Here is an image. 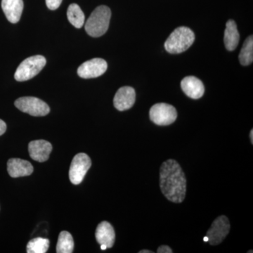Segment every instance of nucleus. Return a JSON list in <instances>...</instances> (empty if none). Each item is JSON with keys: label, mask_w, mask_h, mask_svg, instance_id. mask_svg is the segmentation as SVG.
I'll list each match as a JSON object with an SVG mask.
<instances>
[{"label": "nucleus", "mask_w": 253, "mask_h": 253, "mask_svg": "<svg viewBox=\"0 0 253 253\" xmlns=\"http://www.w3.org/2000/svg\"><path fill=\"white\" fill-rule=\"evenodd\" d=\"M194 41V33L190 28H177L165 42V49L170 54H180L189 49Z\"/></svg>", "instance_id": "7ed1b4c3"}, {"label": "nucleus", "mask_w": 253, "mask_h": 253, "mask_svg": "<svg viewBox=\"0 0 253 253\" xmlns=\"http://www.w3.org/2000/svg\"><path fill=\"white\" fill-rule=\"evenodd\" d=\"M230 230V222L227 217L221 215L213 221L207 231L208 242L211 246H217L226 239Z\"/></svg>", "instance_id": "6e6552de"}, {"label": "nucleus", "mask_w": 253, "mask_h": 253, "mask_svg": "<svg viewBox=\"0 0 253 253\" xmlns=\"http://www.w3.org/2000/svg\"><path fill=\"white\" fill-rule=\"evenodd\" d=\"M240 36L237 26L234 20H229L226 24L224 31V44L226 49L229 51H234L239 44Z\"/></svg>", "instance_id": "dca6fc26"}, {"label": "nucleus", "mask_w": 253, "mask_h": 253, "mask_svg": "<svg viewBox=\"0 0 253 253\" xmlns=\"http://www.w3.org/2000/svg\"><path fill=\"white\" fill-rule=\"evenodd\" d=\"M158 253H172V250L168 246H161L158 248Z\"/></svg>", "instance_id": "4be33fe9"}, {"label": "nucleus", "mask_w": 253, "mask_h": 253, "mask_svg": "<svg viewBox=\"0 0 253 253\" xmlns=\"http://www.w3.org/2000/svg\"><path fill=\"white\" fill-rule=\"evenodd\" d=\"M101 249L102 250V251H105V250L107 249V247H106L105 245H101Z\"/></svg>", "instance_id": "a878e982"}, {"label": "nucleus", "mask_w": 253, "mask_h": 253, "mask_svg": "<svg viewBox=\"0 0 253 253\" xmlns=\"http://www.w3.org/2000/svg\"><path fill=\"white\" fill-rule=\"evenodd\" d=\"M61 2H62V0H46V6L51 10L57 9Z\"/></svg>", "instance_id": "412c9836"}, {"label": "nucleus", "mask_w": 253, "mask_h": 253, "mask_svg": "<svg viewBox=\"0 0 253 253\" xmlns=\"http://www.w3.org/2000/svg\"><path fill=\"white\" fill-rule=\"evenodd\" d=\"M111 17V9L108 6H98L86 21L84 26L86 33L93 38L104 36L109 29Z\"/></svg>", "instance_id": "f03ea898"}, {"label": "nucleus", "mask_w": 253, "mask_h": 253, "mask_svg": "<svg viewBox=\"0 0 253 253\" xmlns=\"http://www.w3.org/2000/svg\"><path fill=\"white\" fill-rule=\"evenodd\" d=\"M8 173L11 177L31 175L33 172V167L31 163L20 158H11L7 162Z\"/></svg>", "instance_id": "ddd939ff"}, {"label": "nucleus", "mask_w": 253, "mask_h": 253, "mask_svg": "<svg viewBox=\"0 0 253 253\" xmlns=\"http://www.w3.org/2000/svg\"><path fill=\"white\" fill-rule=\"evenodd\" d=\"M15 106L23 113L33 116H45L49 114V106L42 100L33 96L21 97L15 101Z\"/></svg>", "instance_id": "423d86ee"}, {"label": "nucleus", "mask_w": 253, "mask_h": 253, "mask_svg": "<svg viewBox=\"0 0 253 253\" xmlns=\"http://www.w3.org/2000/svg\"><path fill=\"white\" fill-rule=\"evenodd\" d=\"M204 240L205 242H208V239L207 236H205Z\"/></svg>", "instance_id": "bb28decb"}, {"label": "nucleus", "mask_w": 253, "mask_h": 253, "mask_svg": "<svg viewBox=\"0 0 253 253\" xmlns=\"http://www.w3.org/2000/svg\"><path fill=\"white\" fill-rule=\"evenodd\" d=\"M74 250V241L73 236L68 231H63L60 233L57 245H56V253H71Z\"/></svg>", "instance_id": "a211bd4d"}, {"label": "nucleus", "mask_w": 253, "mask_h": 253, "mask_svg": "<svg viewBox=\"0 0 253 253\" xmlns=\"http://www.w3.org/2000/svg\"><path fill=\"white\" fill-rule=\"evenodd\" d=\"M67 16L69 22L76 28H81L84 23V13L77 4H71L68 6Z\"/></svg>", "instance_id": "f3484780"}, {"label": "nucleus", "mask_w": 253, "mask_h": 253, "mask_svg": "<svg viewBox=\"0 0 253 253\" xmlns=\"http://www.w3.org/2000/svg\"><path fill=\"white\" fill-rule=\"evenodd\" d=\"M107 62L100 58L89 60L78 68V74L84 79H90L102 76L107 70Z\"/></svg>", "instance_id": "1a4fd4ad"}, {"label": "nucleus", "mask_w": 253, "mask_h": 253, "mask_svg": "<svg viewBox=\"0 0 253 253\" xmlns=\"http://www.w3.org/2000/svg\"><path fill=\"white\" fill-rule=\"evenodd\" d=\"M139 253H153V251H149V250H143V251H139Z\"/></svg>", "instance_id": "b1692460"}, {"label": "nucleus", "mask_w": 253, "mask_h": 253, "mask_svg": "<svg viewBox=\"0 0 253 253\" xmlns=\"http://www.w3.org/2000/svg\"><path fill=\"white\" fill-rule=\"evenodd\" d=\"M150 119L157 126H166L172 124L177 118L174 106L166 103L154 105L149 111Z\"/></svg>", "instance_id": "39448f33"}, {"label": "nucleus", "mask_w": 253, "mask_h": 253, "mask_svg": "<svg viewBox=\"0 0 253 253\" xmlns=\"http://www.w3.org/2000/svg\"><path fill=\"white\" fill-rule=\"evenodd\" d=\"M6 130V123L0 119V136L4 134L5 131Z\"/></svg>", "instance_id": "5701e85b"}, {"label": "nucleus", "mask_w": 253, "mask_h": 253, "mask_svg": "<svg viewBox=\"0 0 253 253\" xmlns=\"http://www.w3.org/2000/svg\"><path fill=\"white\" fill-rule=\"evenodd\" d=\"M253 130L252 129V130H251V134H250V137H251V143H253Z\"/></svg>", "instance_id": "393cba45"}, {"label": "nucleus", "mask_w": 253, "mask_h": 253, "mask_svg": "<svg viewBox=\"0 0 253 253\" xmlns=\"http://www.w3.org/2000/svg\"><path fill=\"white\" fill-rule=\"evenodd\" d=\"M52 151V146L49 141L35 140L28 144V151L32 159L38 162H45Z\"/></svg>", "instance_id": "9b49d317"}, {"label": "nucleus", "mask_w": 253, "mask_h": 253, "mask_svg": "<svg viewBox=\"0 0 253 253\" xmlns=\"http://www.w3.org/2000/svg\"><path fill=\"white\" fill-rule=\"evenodd\" d=\"M91 166L90 158L85 154L81 153L73 158L69 169V178L73 184H81Z\"/></svg>", "instance_id": "0eeeda50"}, {"label": "nucleus", "mask_w": 253, "mask_h": 253, "mask_svg": "<svg viewBox=\"0 0 253 253\" xmlns=\"http://www.w3.org/2000/svg\"><path fill=\"white\" fill-rule=\"evenodd\" d=\"M49 247V241L43 238L32 239L27 245L28 253H45Z\"/></svg>", "instance_id": "aec40b11"}, {"label": "nucleus", "mask_w": 253, "mask_h": 253, "mask_svg": "<svg viewBox=\"0 0 253 253\" xmlns=\"http://www.w3.org/2000/svg\"><path fill=\"white\" fill-rule=\"evenodd\" d=\"M96 241L100 245H105L111 249L114 245L116 234L112 225L108 221H102L97 226L95 232Z\"/></svg>", "instance_id": "4468645a"}, {"label": "nucleus", "mask_w": 253, "mask_h": 253, "mask_svg": "<svg viewBox=\"0 0 253 253\" xmlns=\"http://www.w3.org/2000/svg\"><path fill=\"white\" fill-rule=\"evenodd\" d=\"M181 87L186 96L194 99H199L204 96L205 86L202 81L194 76H188L181 82Z\"/></svg>", "instance_id": "f8f14e48"}, {"label": "nucleus", "mask_w": 253, "mask_h": 253, "mask_svg": "<svg viewBox=\"0 0 253 253\" xmlns=\"http://www.w3.org/2000/svg\"><path fill=\"white\" fill-rule=\"evenodd\" d=\"M240 63L243 66H249L253 61V37L249 36L244 42L239 55Z\"/></svg>", "instance_id": "6ab92c4d"}, {"label": "nucleus", "mask_w": 253, "mask_h": 253, "mask_svg": "<svg viewBox=\"0 0 253 253\" xmlns=\"http://www.w3.org/2000/svg\"><path fill=\"white\" fill-rule=\"evenodd\" d=\"M1 8L8 21L16 23L22 15L23 1V0H1Z\"/></svg>", "instance_id": "2eb2a0df"}, {"label": "nucleus", "mask_w": 253, "mask_h": 253, "mask_svg": "<svg viewBox=\"0 0 253 253\" xmlns=\"http://www.w3.org/2000/svg\"><path fill=\"white\" fill-rule=\"evenodd\" d=\"M46 59L41 55L31 56L18 66L14 78L18 82L29 81L38 74L45 66Z\"/></svg>", "instance_id": "20e7f679"}, {"label": "nucleus", "mask_w": 253, "mask_h": 253, "mask_svg": "<svg viewBox=\"0 0 253 253\" xmlns=\"http://www.w3.org/2000/svg\"><path fill=\"white\" fill-rule=\"evenodd\" d=\"M136 100V92L131 86H123L118 89L114 99L115 108L120 111H126L134 106Z\"/></svg>", "instance_id": "9d476101"}, {"label": "nucleus", "mask_w": 253, "mask_h": 253, "mask_svg": "<svg viewBox=\"0 0 253 253\" xmlns=\"http://www.w3.org/2000/svg\"><path fill=\"white\" fill-rule=\"evenodd\" d=\"M160 187L166 199L181 204L185 199L186 179L180 165L176 161H165L160 168Z\"/></svg>", "instance_id": "f257e3e1"}]
</instances>
